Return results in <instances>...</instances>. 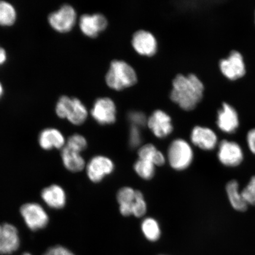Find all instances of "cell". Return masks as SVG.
Returning a JSON list of instances; mask_svg holds the SVG:
<instances>
[{
	"label": "cell",
	"mask_w": 255,
	"mask_h": 255,
	"mask_svg": "<svg viewBox=\"0 0 255 255\" xmlns=\"http://www.w3.org/2000/svg\"><path fill=\"white\" fill-rule=\"evenodd\" d=\"M203 92V84L195 75L180 74L173 80L170 98L181 109L190 111L202 100Z\"/></svg>",
	"instance_id": "1"
},
{
	"label": "cell",
	"mask_w": 255,
	"mask_h": 255,
	"mask_svg": "<svg viewBox=\"0 0 255 255\" xmlns=\"http://www.w3.org/2000/svg\"><path fill=\"white\" fill-rule=\"evenodd\" d=\"M108 87L116 91L132 87L137 82V76L132 67L123 60H115L111 63L105 76Z\"/></svg>",
	"instance_id": "2"
},
{
	"label": "cell",
	"mask_w": 255,
	"mask_h": 255,
	"mask_svg": "<svg viewBox=\"0 0 255 255\" xmlns=\"http://www.w3.org/2000/svg\"><path fill=\"white\" fill-rule=\"evenodd\" d=\"M56 114L61 119H66L75 126L85 123L88 117L87 108L78 98L63 95L57 101Z\"/></svg>",
	"instance_id": "3"
},
{
	"label": "cell",
	"mask_w": 255,
	"mask_h": 255,
	"mask_svg": "<svg viewBox=\"0 0 255 255\" xmlns=\"http://www.w3.org/2000/svg\"><path fill=\"white\" fill-rule=\"evenodd\" d=\"M167 158L169 164L174 170H186L193 161V148L186 140L180 138L175 139L169 146Z\"/></svg>",
	"instance_id": "4"
},
{
	"label": "cell",
	"mask_w": 255,
	"mask_h": 255,
	"mask_svg": "<svg viewBox=\"0 0 255 255\" xmlns=\"http://www.w3.org/2000/svg\"><path fill=\"white\" fill-rule=\"evenodd\" d=\"M48 23L59 33H68L77 22V12L72 5L64 4L48 15Z\"/></svg>",
	"instance_id": "5"
},
{
	"label": "cell",
	"mask_w": 255,
	"mask_h": 255,
	"mask_svg": "<svg viewBox=\"0 0 255 255\" xmlns=\"http://www.w3.org/2000/svg\"><path fill=\"white\" fill-rule=\"evenodd\" d=\"M20 215L25 224L32 231L46 228L49 222V216L42 206L37 203H27L20 207Z\"/></svg>",
	"instance_id": "6"
},
{
	"label": "cell",
	"mask_w": 255,
	"mask_h": 255,
	"mask_svg": "<svg viewBox=\"0 0 255 255\" xmlns=\"http://www.w3.org/2000/svg\"><path fill=\"white\" fill-rule=\"evenodd\" d=\"M85 168L89 179L92 182L98 183L113 173L115 165L106 156L97 155L89 160Z\"/></svg>",
	"instance_id": "7"
},
{
	"label": "cell",
	"mask_w": 255,
	"mask_h": 255,
	"mask_svg": "<svg viewBox=\"0 0 255 255\" xmlns=\"http://www.w3.org/2000/svg\"><path fill=\"white\" fill-rule=\"evenodd\" d=\"M91 114L94 120L102 126L110 125L117 120V108L109 98H100L95 101Z\"/></svg>",
	"instance_id": "8"
},
{
	"label": "cell",
	"mask_w": 255,
	"mask_h": 255,
	"mask_svg": "<svg viewBox=\"0 0 255 255\" xmlns=\"http://www.w3.org/2000/svg\"><path fill=\"white\" fill-rule=\"evenodd\" d=\"M218 159L226 167L238 166L244 159V152L241 146L234 141L223 140L219 145Z\"/></svg>",
	"instance_id": "9"
},
{
	"label": "cell",
	"mask_w": 255,
	"mask_h": 255,
	"mask_svg": "<svg viewBox=\"0 0 255 255\" xmlns=\"http://www.w3.org/2000/svg\"><path fill=\"white\" fill-rule=\"evenodd\" d=\"M108 24L107 18L100 13L83 14L79 20L80 30L89 38L98 36L101 32L106 29Z\"/></svg>",
	"instance_id": "10"
},
{
	"label": "cell",
	"mask_w": 255,
	"mask_h": 255,
	"mask_svg": "<svg viewBox=\"0 0 255 255\" xmlns=\"http://www.w3.org/2000/svg\"><path fill=\"white\" fill-rule=\"evenodd\" d=\"M219 67L223 75L231 81L243 77L246 73L243 57L237 51H232L227 59H222Z\"/></svg>",
	"instance_id": "11"
},
{
	"label": "cell",
	"mask_w": 255,
	"mask_h": 255,
	"mask_svg": "<svg viewBox=\"0 0 255 255\" xmlns=\"http://www.w3.org/2000/svg\"><path fill=\"white\" fill-rule=\"evenodd\" d=\"M20 237L15 226L9 223L0 224V254L14 253L20 247Z\"/></svg>",
	"instance_id": "12"
},
{
	"label": "cell",
	"mask_w": 255,
	"mask_h": 255,
	"mask_svg": "<svg viewBox=\"0 0 255 255\" xmlns=\"http://www.w3.org/2000/svg\"><path fill=\"white\" fill-rule=\"evenodd\" d=\"M147 126L153 134L161 139L170 135L173 130L170 117L161 110L152 114L148 119Z\"/></svg>",
	"instance_id": "13"
},
{
	"label": "cell",
	"mask_w": 255,
	"mask_h": 255,
	"mask_svg": "<svg viewBox=\"0 0 255 255\" xmlns=\"http://www.w3.org/2000/svg\"><path fill=\"white\" fill-rule=\"evenodd\" d=\"M132 44L133 49L139 55L152 56L157 49V42L150 32L139 30L133 35Z\"/></svg>",
	"instance_id": "14"
},
{
	"label": "cell",
	"mask_w": 255,
	"mask_h": 255,
	"mask_svg": "<svg viewBox=\"0 0 255 255\" xmlns=\"http://www.w3.org/2000/svg\"><path fill=\"white\" fill-rule=\"evenodd\" d=\"M190 138L194 145L205 151L212 150L218 143V136L215 132L206 127H194L191 131Z\"/></svg>",
	"instance_id": "15"
},
{
	"label": "cell",
	"mask_w": 255,
	"mask_h": 255,
	"mask_svg": "<svg viewBox=\"0 0 255 255\" xmlns=\"http://www.w3.org/2000/svg\"><path fill=\"white\" fill-rule=\"evenodd\" d=\"M38 142L41 148L50 151L53 149H62L66 145V140L59 129L47 128L39 133Z\"/></svg>",
	"instance_id": "16"
},
{
	"label": "cell",
	"mask_w": 255,
	"mask_h": 255,
	"mask_svg": "<svg viewBox=\"0 0 255 255\" xmlns=\"http://www.w3.org/2000/svg\"><path fill=\"white\" fill-rule=\"evenodd\" d=\"M217 124L223 132L228 133L235 132L239 125L237 112L230 105L223 104L222 110L218 113Z\"/></svg>",
	"instance_id": "17"
},
{
	"label": "cell",
	"mask_w": 255,
	"mask_h": 255,
	"mask_svg": "<svg viewBox=\"0 0 255 255\" xmlns=\"http://www.w3.org/2000/svg\"><path fill=\"white\" fill-rule=\"evenodd\" d=\"M41 197L46 205L53 209H63L67 202L65 191L57 184H52L44 188L41 191Z\"/></svg>",
	"instance_id": "18"
},
{
	"label": "cell",
	"mask_w": 255,
	"mask_h": 255,
	"mask_svg": "<svg viewBox=\"0 0 255 255\" xmlns=\"http://www.w3.org/2000/svg\"><path fill=\"white\" fill-rule=\"evenodd\" d=\"M61 158L64 166L73 173L82 171L87 165L81 152L73 150L66 146L62 149Z\"/></svg>",
	"instance_id": "19"
},
{
	"label": "cell",
	"mask_w": 255,
	"mask_h": 255,
	"mask_svg": "<svg viewBox=\"0 0 255 255\" xmlns=\"http://www.w3.org/2000/svg\"><path fill=\"white\" fill-rule=\"evenodd\" d=\"M136 190L129 187H124L117 193V199L120 205V211L124 216L132 215L133 204L136 199Z\"/></svg>",
	"instance_id": "20"
},
{
	"label": "cell",
	"mask_w": 255,
	"mask_h": 255,
	"mask_svg": "<svg viewBox=\"0 0 255 255\" xmlns=\"http://www.w3.org/2000/svg\"><path fill=\"white\" fill-rule=\"evenodd\" d=\"M229 202L233 208L239 212H244L248 209V204L245 202L242 194L239 190V183L237 180H231L226 185Z\"/></svg>",
	"instance_id": "21"
},
{
	"label": "cell",
	"mask_w": 255,
	"mask_h": 255,
	"mask_svg": "<svg viewBox=\"0 0 255 255\" xmlns=\"http://www.w3.org/2000/svg\"><path fill=\"white\" fill-rule=\"evenodd\" d=\"M138 155V158L151 161L155 166H162L165 164L164 155L151 143L142 146L139 149Z\"/></svg>",
	"instance_id": "22"
},
{
	"label": "cell",
	"mask_w": 255,
	"mask_h": 255,
	"mask_svg": "<svg viewBox=\"0 0 255 255\" xmlns=\"http://www.w3.org/2000/svg\"><path fill=\"white\" fill-rule=\"evenodd\" d=\"M17 19V12L14 6L10 2L0 0V25L10 27L15 23Z\"/></svg>",
	"instance_id": "23"
},
{
	"label": "cell",
	"mask_w": 255,
	"mask_h": 255,
	"mask_svg": "<svg viewBox=\"0 0 255 255\" xmlns=\"http://www.w3.org/2000/svg\"><path fill=\"white\" fill-rule=\"evenodd\" d=\"M141 229L146 239L151 242L158 240L161 236V229L158 222L154 218H146L142 222Z\"/></svg>",
	"instance_id": "24"
},
{
	"label": "cell",
	"mask_w": 255,
	"mask_h": 255,
	"mask_svg": "<svg viewBox=\"0 0 255 255\" xmlns=\"http://www.w3.org/2000/svg\"><path fill=\"white\" fill-rule=\"evenodd\" d=\"M155 167L152 162L139 158L137 159L133 165V169L136 174L145 180H151L154 177Z\"/></svg>",
	"instance_id": "25"
},
{
	"label": "cell",
	"mask_w": 255,
	"mask_h": 255,
	"mask_svg": "<svg viewBox=\"0 0 255 255\" xmlns=\"http://www.w3.org/2000/svg\"><path fill=\"white\" fill-rule=\"evenodd\" d=\"M65 146L73 150L82 152L87 149L88 142L85 137L79 133H75L69 137Z\"/></svg>",
	"instance_id": "26"
},
{
	"label": "cell",
	"mask_w": 255,
	"mask_h": 255,
	"mask_svg": "<svg viewBox=\"0 0 255 255\" xmlns=\"http://www.w3.org/2000/svg\"><path fill=\"white\" fill-rule=\"evenodd\" d=\"M146 209L147 206L142 193L141 191L136 190V199L133 206L132 215L136 218H141L145 215Z\"/></svg>",
	"instance_id": "27"
},
{
	"label": "cell",
	"mask_w": 255,
	"mask_h": 255,
	"mask_svg": "<svg viewBox=\"0 0 255 255\" xmlns=\"http://www.w3.org/2000/svg\"><path fill=\"white\" fill-rule=\"evenodd\" d=\"M241 193L248 205L255 206V175L251 178Z\"/></svg>",
	"instance_id": "28"
},
{
	"label": "cell",
	"mask_w": 255,
	"mask_h": 255,
	"mask_svg": "<svg viewBox=\"0 0 255 255\" xmlns=\"http://www.w3.org/2000/svg\"><path fill=\"white\" fill-rule=\"evenodd\" d=\"M128 120L132 126L141 128L147 124L148 119L141 112L132 111L128 114Z\"/></svg>",
	"instance_id": "29"
},
{
	"label": "cell",
	"mask_w": 255,
	"mask_h": 255,
	"mask_svg": "<svg viewBox=\"0 0 255 255\" xmlns=\"http://www.w3.org/2000/svg\"><path fill=\"white\" fill-rule=\"evenodd\" d=\"M142 141L139 128L131 126L129 131V145L132 148L138 146Z\"/></svg>",
	"instance_id": "30"
},
{
	"label": "cell",
	"mask_w": 255,
	"mask_h": 255,
	"mask_svg": "<svg viewBox=\"0 0 255 255\" xmlns=\"http://www.w3.org/2000/svg\"><path fill=\"white\" fill-rule=\"evenodd\" d=\"M43 255H75L71 251L62 246H55L49 249Z\"/></svg>",
	"instance_id": "31"
},
{
	"label": "cell",
	"mask_w": 255,
	"mask_h": 255,
	"mask_svg": "<svg viewBox=\"0 0 255 255\" xmlns=\"http://www.w3.org/2000/svg\"><path fill=\"white\" fill-rule=\"evenodd\" d=\"M247 140L249 148L255 155V129L248 132Z\"/></svg>",
	"instance_id": "32"
},
{
	"label": "cell",
	"mask_w": 255,
	"mask_h": 255,
	"mask_svg": "<svg viewBox=\"0 0 255 255\" xmlns=\"http://www.w3.org/2000/svg\"><path fill=\"white\" fill-rule=\"evenodd\" d=\"M8 59L7 53L4 48L0 46V66L4 65Z\"/></svg>",
	"instance_id": "33"
},
{
	"label": "cell",
	"mask_w": 255,
	"mask_h": 255,
	"mask_svg": "<svg viewBox=\"0 0 255 255\" xmlns=\"http://www.w3.org/2000/svg\"><path fill=\"white\" fill-rule=\"evenodd\" d=\"M4 88L3 87L2 83L0 82V99L2 97V96L4 95Z\"/></svg>",
	"instance_id": "34"
},
{
	"label": "cell",
	"mask_w": 255,
	"mask_h": 255,
	"mask_svg": "<svg viewBox=\"0 0 255 255\" xmlns=\"http://www.w3.org/2000/svg\"><path fill=\"white\" fill-rule=\"evenodd\" d=\"M23 255H31L28 253H25V254H24Z\"/></svg>",
	"instance_id": "35"
}]
</instances>
